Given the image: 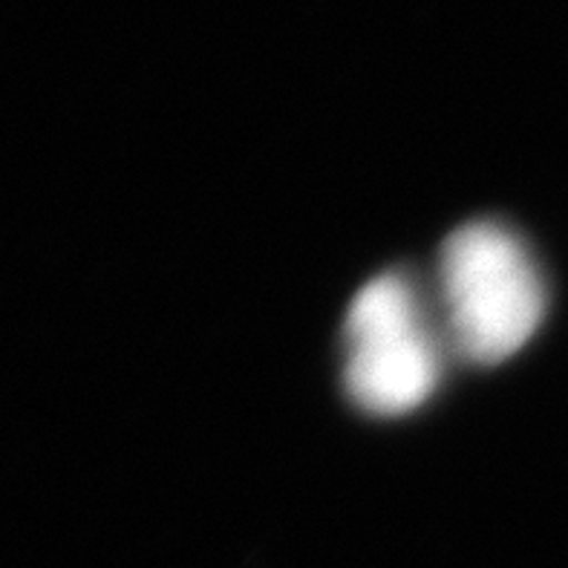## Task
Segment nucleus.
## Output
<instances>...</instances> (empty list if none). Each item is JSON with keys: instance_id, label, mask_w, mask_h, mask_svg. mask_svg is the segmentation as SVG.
I'll use <instances>...</instances> for the list:
<instances>
[{"instance_id": "1", "label": "nucleus", "mask_w": 568, "mask_h": 568, "mask_svg": "<svg viewBox=\"0 0 568 568\" xmlns=\"http://www.w3.org/2000/svg\"><path fill=\"white\" fill-rule=\"evenodd\" d=\"M436 315L447 349L470 364L517 355L546 317V281L528 245L490 220L456 229L439 254Z\"/></svg>"}, {"instance_id": "2", "label": "nucleus", "mask_w": 568, "mask_h": 568, "mask_svg": "<svg viewBox=\"0 0 568 568\" xmlns=\"http://www.w3.org/2000/svg\"><path fill=\"white\" fill-rule=\"evenodd\" d=\"M439 315L407 274L358 288L344 321V387L369 416H404L430 402L445 369Z\"/></svg>"}]
</instances>
